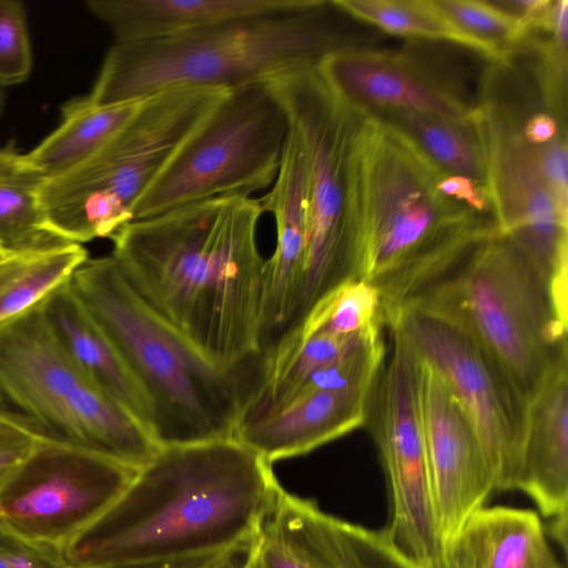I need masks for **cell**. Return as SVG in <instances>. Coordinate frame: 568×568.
Listing matches in <instances>:
<instances>
[{
	"mask_svg": "<svg viewBox=\"0 0 568 568\" xmlns=\"http://www.w3.org/2000/svg\"><path fill=\"white\" fill-rule=\"evenodd\" d=\"M258 546V535L243 539L220 551L199 568H251Z\"/></svg>",
	"mask_w": 568,
	"mask_h": 568,
	"instance_id": "836d02e7",
	"label": "cell"
},
{
	"mask_svg": "<svg viewBox=\"0 0 568 568\" xmlns=\"http://www.w3.org/2000/svg\"><path fill=\"white\" fill-rule=\"evenodd\" d=\"M361 23L407 40L455 44L488 61L481 45L459 30L435 0H333Z\"/></svg>",
	"mask_w": 568,
	"mask_h": 568,
	"instance_id": "83f0119b",
	"label": "cell"
},
{
	"mask_svg": "<svg viewBox=\"0 0 568 568\" xmlns=\"http://www.w3.org/2000/svg\"><path fill=\"white\" fill-rule=\"evenodd\" d=\"M40 439L0 418V491L13 471L29 457Z\"/></svg>",
	"mask_w": 568,
	"mask_h": 568,
	"instance_id": "d6a6232c",
	"label": "cell"
},
{
	"mask_svg": "<svg viewBox=\"0 0 568 568\" xmlns=\"http://www.w3.org/2000/svg\"><path fill=\"white\" fill-rule=\"evenodd\" d=\"M4 105H6V91H4V88L0 87V116L3 113Z\"/></svg>",
	"mask_w": 568,
	"mask_h": 568,
	"instance_id": "74e56055",
	"label": "cell"
},
{
	"mask_svg": "<svg viewBox=\"0 0 568 568\" xmlns=\"http://www.w3.org/2000/svg\"><path fill=\"white\" fill-rule=\"evenodd\" d=\"M516 490L526 494L547 532L567 547L568 514V356L561 358L530 398Z\"/></svg>",
	"mask_w": 568,
	"mask_h": 568,
	"instance_id": "d6986e66",
	"label": "cell"
},
{
	"mask_svg": "<svg viewBox=\"0 0 568 568\" xmlns=\"http://www.w3.org/2000/svg\"><path fill=\"white\" fill-rule=\"evenodd\" d=\"M251 568H261V567L256 564V561H255V559H254V561H253V564H252Z\"/></svg>",
	"mask_w": 568,
	"mask_h": 568,
	"instance_id": "f35d334b",
	"label": "cell"
},
{
	"mask_svg": "<svg viewBox=\"0 0 568 568\" xmlns=\"http://www.w3.org/2000/svg\"><path fill=\"white\" fill-rule=\"evenodd\" d=\"M477 568H562L541 516L531 509L484 506L462 534Z\"/></svg>",
	"mask_w": 568,
	"mask_h": 568,
	"instance_id": "603a6c76",
	"label": "cell"
},
{
	"mask_svg": "<svg viewBox=\"0 0 568 568\" xmlns=\"http://www.w3.org/2000/svg\"><path fill=\"white\" fill-rule=\"evenodd\" d=\"M258 199L222 196L131 221L110 254L139 296L224 372L265 375Z\"/></svg>",
	"mask_w": 568,
	"mask_h": 568,
	"instance_id": "6da1fadb",
	"label": "cell"
},
{
	"mask_svg": "<svg viewBox=\"0 0 568 568\" xmlns=\"http://www.w3.org/2000/svg\"><path fill=\"white\" fill-rule=\"evenodd\" d=\"M312 0H88L87 9L118 42L183 36L260 14L296 10Z\"/></svg>",
	"mask_w": 568,
	"mask_h": 568,
	"instance_id": "44dd1931",
	"label": "cell"
},
{
	"mask_svg": "<svg viewBox=\"0 0 568 568\" xmlns=\"http://www.w3.org/2000/svg\"><path fill=\"white\" fill-rule=\"evenodd\" d=\"M333 0L247 17L173 38L118 42L109 49L91 92L94 105L142 100L191 87L230 91L287 71L316 67L331 53L375 45Z\"/></svg>",
	"mask_w": 568,
	"mask_h": 568,
	"instance_id": "277c9868",
	"label": "cell"
},
{
	"mask_svg": "<svg viewBox=\"0 0 568 568\" xmlns=\"http://www.w3.org/2000/svg\"><path fill=\"white\" fill-rule=\"evenodd\" d=\"M426 42L341 50L325 57L316 70L338 100L364 115L414 111L473 119L477 88L470 89L448 59L426 54Z\"/></svg>",
	"mask_w": 568,
	"mask_h": 568,
	"instance_id": "9a60e30c",
	"label": "cell"
},
{
	"mask_svg": "<svg viewBox=\"0 0 568 568\" xmlns=\"http://www.w3.org/2000/svg\"><path fill=\"white\" fill-rule=\"evenodd\" d=\"M410 301L462 325L526 407L555 365L568 356L567 307L534 264L497 231Z\"/></svg>",
	"mask_w": 568,
	"mask_h": 568,
	"instance_id": "8992f818",
	"label": "cell"
},
{
	"mask_svg": "<svg viewBox=\"0 0 568 568\" xmlns=\"http://www.w3.org/2000/svg\"><path fill=\"white\" fill-rule=\"evenodd\" d=\"M69 285L145 393L160 447L235 438L262 376L210 363L139 296L111 255L89 257Z\"/></svg>",
	"mask_w": 568,
	"mask_h": 568,
	"instance_id": "5b68a950",
	"label": "cell"
},
{
	"mask_svg": "<svg viewBox=\"0 0 568 568\" xmlns=\"http://www.w3.org/2000/svg\"><path fill=\"white\" fill-rule=\"evenodd\" d=\"M368 116L402 134L443 174L469 180L487 190L485 159L474 118L459 120L414 111H386Z\"/></svg>",
	"mask_w": 568,
	"mask_h": 568,
	"instance_id": "d4e9b609",
	"label": "cell"
},
{
	"mask_svg": "<svg viewBox=\"0 0 568 568\" xmlns=\"http://www.w3.org/2000/svg\"><path fill=\"white\" fill-rule=\"evenodd\" d=\"M420 568H477L473 552L460 535L455 544Z\"/></svg>",
	"mask_w": 568,
	"mask_h": 568,
	"instance_id": "e575fe53",
	"label": "cell"
},
{
	"mask_svg": "<svg viewBox=\"0 0 568 568\" xmlns=\"http://www.w3.org/2000/svg\"><path fill=\"white\" fill-rule=\"evenodd\" d=\"M40 306L58 341L81 372L152 434V410L145 393L83 310L69 283L47 296Z\"/></svg>",
	"mask_w": 568,
	"mask_h": 568,
	"instance_id": "7402d4cb",
	"label": "cell"
},
{
	"mask_svg": "<svg viewBox=\"0 0 568 568\" xmlns=\"http://www.w3.org/2000/svg\"><path fill=\"white\" fill-rule=\"evenodd\" d=\"M435 1L459 30L481 45L488 61L507 57L526 40L521 24L495 1Z\"/></svg>",
	"mask_w": 568,
	"mask_h": 568,
	"instance_id": "f546056e",
	"label": "cell"
},
{
	"mask_svg": "<svg viewBox=\"0 0 568 568\" xmlns=\"http://www.w3.org/2000/svg\"><path fill=\"white\" fill-rule=\"evenodd\" d=\"M476 98L474 122L496 230L534 264L555 297L566 303L568 214L559 210L541 166L545 151L556 143L539 149L526 140L495 80L480 79Z\"/></svg>",
	"mask_w": 568,
	"mask_h": 568,
	"instance_id": "8fae6325",
	"label": "cell"
},
{
	"mask_svg": "<svg viewBox=\"0 0 568 568\" xmlns=\"http://www.w3.org/2000/svg\"><path fill=\"white\" fill-rule=\"evenodd\" d=\"M562 568H565V567H562Z\"/></svg>",
	"mask_w": 568,
	"mask_h": 568,
	"instance_id": "ab89813d",
	"label": "cell"
},
{
	"mask_svg": "<svg viewBox=\"0 0 568 568\" xmlns=\"http://www.w3.org/2000/svg\"><path fill=\"white\" fill-rule=\"evenodd\" d=\"M89 258L81 244L17 255L0 265V325L39 305L70 282Z\"/></svg>",
	"mask_w": 568,
	"mask_h": 568,
	"instance_id": "4316f807",
	"label": "cell"
},
{
	"mask_svg": "<svg viewBox=\"0 0 568 568\" xmlns=\"http://www.w3.org/2000/svg\"><path fill=\"white\" fill-rule=\"evenodd\" d=\"M354 277L381 297L383 323L496 232L491 216L450 197L445 174L407 139L364 115L354 146Z\"/></svg>",
	"mask_w": 568,
	"mask_h": 568,
	"instance_id": "3957f363",
	"label": "cell"
},
{
	"mask_svg": "<svg viewBox=\"0 0 568 568\" xmlns=\"http://www.w3.org/2000/svg\"><path fill=\"white\" fill-rule=\"evenodd\" d=\"M278 486L234 437L163 446L64 558L80 568L222 551L258 535Z\"/></svg>",
	"mask_w": 568,
	"mask_h": 568,
	"instance_id": "7a4b0ae2",
	"label": "cell"
},
{
	"mask_svg": "<svg viewBox=\"0 0 568 568\" xmlns=\"http://www.w3.org/2000/svg\"><path fill=\"white\" fill-rule=\"evenodd\" d=\"M31 69L26 8L17 0H0V87L6 89L23 82Z\"/></svg>",
	"mask_w": 568,
	"mask_h": 568,
	"instance_id": "4dcf8cb0",
	"label": "cell"
},
{
	"mask_svg": "<svg viewBox=\"0 0 568 568\" xmlns=\"http://www.w3.org/2000/svg\"><path fill=\"white\" fill-rule=\"evenodd\" d=\"M14 256H17V255L8 253L7 251H4L3 248L0 247V265L6 263L7 261L13 258Z\"/></svg>",
	"mask_w": 568,
	"mask_h": 568,
	"instance_id": "8d00e7d4",
	"label": "cell"
},
{
	"mask_svg": "<svg viewBox=\"0 0 568 568\" xmlns=\"http://www.w3.org/2000/svg\"><path fill=\"white\" fill-rule=\"evenodd\" d=\"M267 80L300 136L305 163L306 255L293 332L320 298L354 277V146L363 114L331 92L316 67Z\"/></svg>",
	"mask_w": 568,
	"mask_h": 568,
	"instance_id": "9c48e42d",
	"label": "cell"
},
{
	"mask_svg": "<svg viewBox=\"0 0 568 568\" xmlns=\"http://www.w3.org/2000/svg\"><path fill=\"white\" fill-rule=\"evenodd\" d=\"M444 382L473 424L495 490H516L526 406L496 363L457 322L409 301L387 320Z\"/></svg>",
	"mask_w": 568,
	"mask_h": 568,
	"instance_id": "7c38bea8",
	"label": "cell"
},
{
	"mask_svg": "<svg viewBox=\"0 0 568 568\" xmlns=\"http://www.w3.org/2000/svg\"><path fill=\"white\" fill-rule=\"evenodd\" d=\"M373 388L302 392L273 415L240 426L235 438L271 464L307 454L365 425Z\"/></svg>",
	"mask_w": 568,
	"mask_h": 568,
	"instance_id": "ffe728a7",
	"label": "cell"
},
{
	"mask_svg": "<svg viewBox=\"0 0 568 568\" xmlns=\"http://www.w3.org/2000/svg\"><path fill=\"white\" fill-rule=\"evenodd\" d=\"M145 99L109 105H94L85 97L70 101L60 125L24 153L27 162L44 181L68 172L103 148Z\"/></svg>",
	"mask_w": 568,
	"mask_h": 568,
	"instance_id": "cb8c5ba5",
	"label": "cell"
},
{
	"mask_svg": "<svg viewBox=\"0 0 568 568\" xmlns=\"http://www.w3.org/2000/svg\"><path fill=\"white\" fill-rule=\"evenodd\" d=\"M378 327L384 323L377 290L362 278L349 277L320 298L290 335L351 336Z\"/></svg>",
	"mask_w": 568,
	"mask_h": 568,
	"instance_id": "f1b7e54d",
	"label": "cell"
},
{
	"mask_svg": "<svg viewBox=\"0 0 568 568\" xmlns=\"http://www.w3.org/2000/svg\"><path fill=\"white\" fill-rule=\"evenodd\" d=\"M290 130L288 114L268 80L230 90L139 199L133 221L268 187Z\"/></svg>",
	"mask_w": 568,
	"mask_h": 568,
	"instance_id": "30bf717a",
	"label": "cell"
},
{
	"mask_svg": "<svg viewBox=\"0 0 568 568\" xmlns=\"http://www.w3.org/2000/svg\"><path fill=\"white\" fill-rule=\"evenodd\" d=\"M0 418L136 470L161 448L74 364L40 304L0 325Z\"/></svg>",
	"mask_w": 568,
	"mask_h": 568,
	"instance_id": "52a82bcc",
	"label": "cell"
},
{
	"mask_svg": "<svg viewBox=\"0 0 568 568\" xmlns=\"http://www.w3.org/2000/svg\"><path fill=\"white\" fill-rule=\"evenodd\" d=\"M220 552V551H219ZM219 552L203 554L196 556H189L176 559H168L160 561H144L132 564H119L94 567H80V568H199L213 558Z\"/></svg>",
	"mask_w": 568,
	"mask_h": 568,
	"instance_id": "d590c367",
	"label": "cell"
},
{
	"mask_svg": "<svg viewBox=\"0 0 568 568\" xmlns=\"http://www.w3.org/2000/svg\"><path fill=\"white\" fill-rule=\"evenodd\" d=\"M374 385L365 424L385 470L390 515L385 527L397 546L419 566L433 560L439 547L424 439L419 359L394 327Z\"/></svg>",
	"mask_w": 568,
	"mask_h": 568,
	"instance_id": "4fadbf2b",
	"label": "cell"
},
{
	"mask_svg": "<svg viewBox=\"0 0 568 568\" xmlns=\"http://www.w3.org/2000/svg\"><path fill=\"white\" fill-rule=\"evenodd\" d=\"M0 568H69L60 550L27 541L0 527Z\"/></svg>",
	"mask_w": 568,
	"mask_h": 568,
	"instance_id": "1f68e13d",
	"label": "cell"
},
{
	"mask_svg": "<svg viewBox=\"0 0 568 568\" xmlns=\"http://www.w3.org/2000/svg\"><path fill=\"white\" fill-rule=\"evenodd\" d=\"M419 398L436 532L443 552L485 506L495 484L473 424L440 377L420 359Z\"/></svg>",
	"mask_w": 568,
	"mask_h": 568,
	"instance_id": "2e32d148",
	"label": "cell"
},
{
	"mask_svg": "<svg viewBox=\"0 0 568 568\" xmlns=\"http://www.w3.org/2000/svg\"><path fill=\"white\" fill-rule=\"evenodd\" d=\"M136 471L84 449L39 440L0 491V527L64 554Z\"/></svg>",
	"mask_w": 568,
	"mask_h": 568,
	"instance_id": "5bb4252c",
	"label": "cell"
},
{
	"mask_svg": "<svg viewBox=\"0 0 568 568\" xmlns=\"http://www.w3.org/2000/svg\"><path fill=\"white\" fill-rule=\"evenodd\" d=\"M229 91L175 88L145 99L134 116L92 156L43 181L48 229L67 243L111 239L181 144Z\"/></svg>",
	"mask_w": 568,
	"mask_h": 568,
	"instance_id": "ba28073f",
	"label": "cell"
},
{
	"mask_svg": "<svg viewBox=\"0 0 568 568\" xmlns=\"http://www.w3.org/2000/svg\"><path fill=\"white\" fill-rule=\"evenodd\" d=\"M271 190L258 197L273 215L276 243L262 272L260 347L264 358L292 332L304 278L306 183L302 143L291 125Z\"/></svg>",
	"mask_w": 568,
	"mask_h": 568,
	"instance_id": "ac0fdd59",
	"label": "cell"
},
{
	"mask_svg": "<svg viewBox=\"0 0 568 568\" xmlns=\"http://www.w3.org/2000/svg\"><path fill=\"white\" fill-rule=\"evenodd\" d=\"M43 179L13 145L0 148V247L20 255L68 244L45 223L40 203Z\"/></svg>",
	"mask_w": 568,
	"mask_h": 568,
	"instance_id": "484cf974",
	"label": "cell"
},
{
	"mask_svg": "<svg viewBox=\"0 0 568 568\" xmlns=\"http://www.w3.org/2000/svg\"><path fill=\"white\" fill-rule=\"evenodd\" d=\"M255 561L261 568H420L386 528L335 517L281 486L262 523Z\"/></svg>",
	"mask_w": 568,
	"mask_h": 568,
	"instance_id": "e0dca14e",
	"label": "cell"
}]
</instances>
